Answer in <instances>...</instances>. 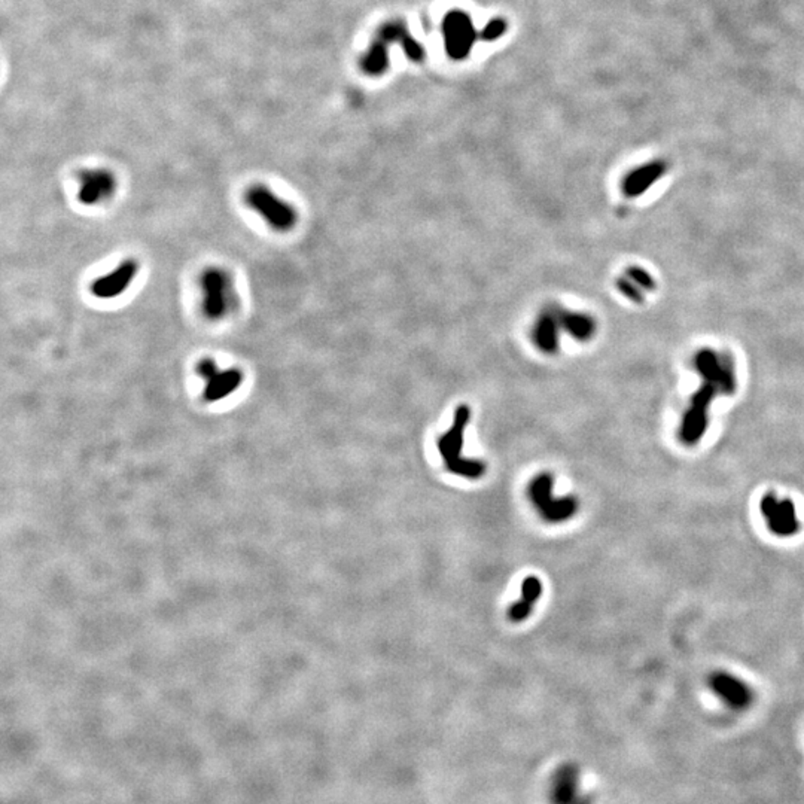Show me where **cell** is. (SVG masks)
Instances as JSON below:
<instances>
[{
	"instance_id": "cell-1",
	"label": "cell",
	"mask_w": 804,
	"mask_h": 804,
	"mask_svg": "<svg viewBox=\"0 0 804 804\" xmlns=\"http://www.w3.org/2000/svg\"><path fill=\"white\" fill-rule=\"evenodd\" d=\"M471 419V410L468 405H460L454 412V421L451 428L438 438V451L444 459L446 468L463 479L479 480L485 472V465L481 460L467 459L462 456V449L465 442V431Z\"/></svg>"
},
{
	"instance_id": "cell-2",
	"label": "cell",
	"mask_w": 804,
	"mask_h": 804,
	"mask_svg": "<svg viewBox=\"0 0 804 804\" xmlns=\"http://www.w3.org/2000/svg\"><path fill=\"white\" fill-rule=\"evenodd\" d=\"M201 312L209 321H222L237 309V292L230 271L209 267L201 273Z\"/></svg>"
},
{
	"instance_id": "cell-3",
	"label": "cell",
	"mask_w": 804,
	"mask_h": 804,
	"mask_svg": "<svg viewBox=\"0 0 804 804\" xmlns=\"http://www.w3.org/2000/svg\"><path fill=\"white\" fill-rule=\"evenodd\" d=\"M246 204L278 232H288L298 222V214L289 201L283 200L267 185H253L245 194Z\"/></svg>"
},
{
	"instance_id": "cell-4",
	"label": "cell",
	"mask_w": 804,
	"mask_h": 804,
	"mask_svg": "<svg viewBox=\"0 0 804 804\" xmlns=\"http://www.w3.org/2000/svg\"><path fill=\"white\" fill-rule=\"evenodd\" d=\"M554 479L552 474L542 472L536 475L529 485V496L533 506L548 523H562L572 518L578 511V499L575 496L554 498L553 496Z\"/></svg>"
},
{
	"instance_id": "cell-5",
	"label": "cell",
	"mask_w": 804,
	"mask_h": 804,
	"mask_svg": "<svg viewBox=\"0 0 804 804\" xmlns=\"http://www.w3.org/2000/svg\"><path fill=\"white\" fill-rule=\"evenodd\" d=\"M197 374L204 380L203 398L207 402H218L228 398L243 385L245 374L240 368L231 367L220 369L215 359L204 357L197 364Z\"/></svg>"
},
{
	"instance_id": "cell-6",
	"label": "cell",
	"mask_w": 804,
	"mask_h": 804,
	"mask_svg": "<svg viewBox=\"0 0 804 804\" xmlns=\"http://www.w3.org/2000/svg\"><path fill=\"white\" fill-rule=\"evenodd\" d=\"M759 511L773 535L791 538L800 532L801 524L797 517V508L791 499H779L775 493H766L759 501Z\"/></svg>"
},
{
	"instance_id": "cell-7",
	"label": "cell",
	"mask_w": 804,
	"mask_h": 804,
	"mask_svg": "<svg viewBox=\"0 0 804 804\" xmlns=\"http://www.w3.org/2000/svg\"><path fill=\"white\" fill-rule=\"evenodd\" d=\"M78 200L83 206H97L111 200L118 188L115 175L108 168H88L78 176Z\"/></svg>"
},
{
	"instance_id": "cell-8",
	"label": "cell",
	"mask_w": 804,
	"mask_h": 804,
	"mask_svg": "<svg viewBox=\"0 0 804 804\" xmlns=\"http://www.w3.org/2000/svg\"><path fill=\"white\" fill-rule=\"evenodd\" d=\"M139 273V262L134 258H127L113 270L103 274L91 283V294L100 300H113L129 291Z\"/></svg>"
},
{
	"instance_id": "cell-9",
	"label": "cell",
	"mask_w": 804,
	"mask_h": 804,
	"mask_svg": "<svg viewBox=\"0 0 804 804\" xmlns=\"http://www.w3.org/2000/svg\"><path fill=\"white\" fill-rule=\"evenodd\" d=\"M712 693L733 711H745L754 702V691L737 676L728 672H715L709 678Z\"/></svg>"
},
{
	"instance_id": "cell-10",
	"label": "cell",
	"mask_w": 804,
	"mask_h": 804,
	"mask_svg": "<svg viewBox=\"0 0 804 804\" xmlns=\"http://www.w3.org/2000/svg\"><path fill=\"white\" fill-rule=\"evenodd\" d=\"M553 804H590V798L581 789L579 771L575 766L560 767L552 780Z\"/></svg>"
},
{
	"instance_id": "cell-11",
	"label": "cell",
	"mask_w": 804,
	"mask_h": 804,
	"mask_svg": "<svg viewBox=\"0 0 804 804\" xmlns=\"http://www.w3.org/2000/svg\"><path fill=\"white\" fill-rule=\"evenodd\" d=\"M562 326L558 323L556 307L545 309L536 317L532 326V341L539 352L553 355L558 351Z\"/></svg>"
},
{
	"instance_id": "cell-12",
	"label": "cell",
	"mask_w": 804,
	"mask_h": 804,
	"mask_svg": "<svg viewBox=\"0 0 804 804\" xmlns=\"http://www.w3.org/2000/svg\"><path fill=\"white\" fill-rule=\"evenodd\" d=\"M446 35L447 45L453 56L462 57L474 39V31L469 19L460 13L451 14L446 21Z\"/></svg>"
},
{
	"instance_id": "cell-13",
	"label": "cell",
	"mask_w": 804,
	"mask_h": 804,
	"mask_svg": "<svg viewBox=\"0 0 804 804\" xmlns=\"http://www.w3.org/2000/svg\"><path fill=\"white\" fill-rule=\"evenodd\" d=\"M556 314L560 326H562V331L574 337L575 340L587 341L595 335L596 323L588 314L560 309V307H556Z\"/></svg>"
},
{
	"instance_id": "cell-14",
	"label": "cell",
	"mask_w": 804,
	"mask_h": 804,
	"mask_svg": "<svg viewBox=\"0 0 804 804\" xmlns=\"http://www.w3.org/2000/svg\"><path fill=\"white\" fill-rule=\"evenodd\" d=\"M542 595V584L536 577H527L522 584V597L510 608L508 617L514 622L524 621Z\"/></svg>"
},
{
	"instance_id": "cell-15",
	"label": "cell",
	"mask_w": 804,
	"mask_h": 804,
	"mask_svg": "<svg viewBox=\"0 0 804 804\" xmlns=\"http://www.w3.org/2000/svg\"><path fill=\"white\" fill-rule=\"evenodd\" d=\"M655 176H657V166H651L632 173L624 182V193L627 195L641 194L654 181Z\"/></svg>"
},
{
	"instance_id": "cell-16",
	"label": "cell",
	"mask_w": 804,
	"mask_h": 804,
	"mask_svg": "<svg viewBox=\"0 0 804 804\" xmlns=\"http://www.w3.org/2000/svg\"><path fill=\"white\" fill-rule=\"evenodd\" d=\"M385 65H386L385 49H383V47L377 45V47H374V49L371 51V54H369L367 58V67H368V70L377 72L380 69H383Z\"/></svg>"
},
{
	"instance_id": "cell-17",
	"label": "cell",
	"mask_w": 804,
	"mask_h": 804,
	"mask_svg": "<svg viewBox=\"0 0 804 804\" xmlns=\"http://www.w3.org/2000/svg\"><path fill=\"white\" fill-rule=\"evenodd\" d=\"M502 31H504L502 21H495V23H492L488 29L484 30V38L485 39H495V38H498Z\"/></svg>"
},
{
	"instance_id": "cell-18",
	"label": "cell",
	"mask_w": 804,
	"mask_h": 804,
	"mask_svg": "<svg viewBox=\"0 0 804 804\" xmlns=\"http://www.w3.org/2000/svg\"><path fill=\"white\" fill-rule=\"evenodd\" d=\"M405 51L408 52V56L412 57V58H419L420 54H421L420 47L416 44V42H412V40H407V42H405Z\"/></svg>"
},
{
	"instance_id": "cell-19",
	"label": "cell",
	"mask_w": 804,
	"mask_h": 804,
	"mask_svg": "<svg viewBox=\"0 0 804 804\" xmlns=\"http://www.w3.org/2000/svg\"><path fill=\"white\" fill-rule=\"evenodd\" d=\"M399 36H402V30L399 26H392V27H387L385 30V38L386 39H398Z\"/></svg>"
}]
</instances>
